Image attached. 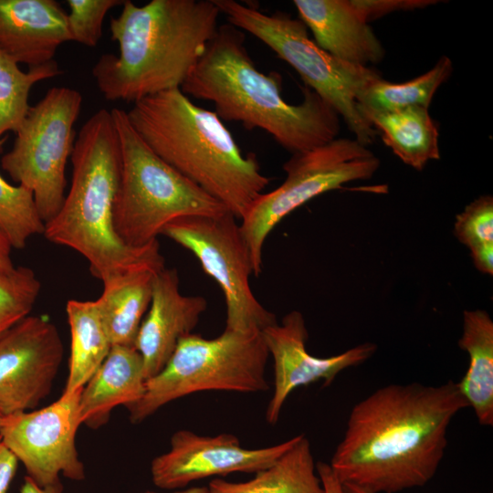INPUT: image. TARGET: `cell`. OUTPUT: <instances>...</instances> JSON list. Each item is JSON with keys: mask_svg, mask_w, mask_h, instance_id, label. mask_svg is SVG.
Returning a JSON list of instances; mask_svg holds the SVG:
<instances>
[{"mask_svg": "<svg viewBox=\"0 0 493 493\" xmlns=\"http://www.w3.org/2000/svg\"><path fill=\"white\" fill-rule=\"evenodd\" d=\"M236 220L230 212L184 216L168 224L161 235L192 252L219 285L226 308L225 330L262 331L276 323L277 318L252 292L250 254Z\"/></svg>", "mask_w": 493, "mask_h": 493, "instance_id": "obj_11", "label": "cell"}, {"mask_svg": "<svg viewBox=\"0 0 493 493\" xmlns=\"http://www.w3.org/2000/svg\"><path fill=\"white\" fill-rule=\"evenodd\" d=\"M467 407L452 380L380 387L351 410L329 465L341 485L368 493L423 487L444 457L451 421Z\"/></svg>", "mask_w": 493, "mask_h": 493, "instance_id": "obj_1", "label": "cell"}, {"mask_svg": "<svg viewBox=\"0 0 493 493\" xmlns=\"http://www.w3.org/2000/svg\"><path fill=\"white\" fill-rule=\"evenodd\" d=\"M67 18L56 0H0V49L28 68L48 63L71 41Z\"/></svg>", "mask_w": 493, "mask_h": 493, "instance_id": "obj_17", "label": "cell"}, {"mask_svg": "<svg viewBox=\"0 0 493 493\" xmlns=\"http://www.w3.org/2000/svg\"><path fill=\"white\" fill-rule=\"evenodd\" d=\"M60 74L62 70L55 59L23 71L0 49V152L5 142L4 135L7 131L16 132L27 114L32 87Z\"/></svg>", "mask_w": 493, "mask_h": 493, "instance_id": "obj_26", "label": "cell"}, {"mask_svg": "<svg viewBox=\"0 0 493 493\" xmlns=\"http://www.w3.org/2000/svg\"><path fill=\"white\" fill-rule=\"evenodd\" d=\"M121 146V177L113 205V226L127 246L156 240L173 220L217 216L226 207L163 161L131 126L125 110H110Z\"/></svg>", "mask_w": 493, "mask_h": 493, "instance_id": "obj_6", "label": "cell"}, {"mask_svg": "<svg viewBox=\"0 0 493 493\" xmlns=\"http://www.w3.org/2000/svg\"><path fill=\"white\" fill-rule=\"evenodd\" d=\"M379 166L380 160L372 151L346 138L292 154L283 164L285 181L276 189L261 194L240 220L253 275L261 274L264 243L282 219L323 193L352 181L370 179Z\"/></svg>", "mask_w": 493, "mask_h": 493, "instance_id": "obj_9", "label": "cell"}, {"mask_svg": "<svg viewBox=\"0 0 493 493\" xmlns=\"http://www.w3.org/2000/svg\"><path fill=\"white\" fill-rule=\"evenodd\" d=\"M362 115L405 164L421 171L428 161L440 158L438 128L428 109L414 106L378 110L360 106Z\"/></svg>", "mask_w": 493, "mask_h": 493, "instance_id": "obj_20", "label": "cell"}, {"mask_svg": "<svg viewBox=\"0 0 493 493\" xmlns=\"http://www.w3.org/2000/svg\"><path fill=\"white\" fill-rule=\"evenodd\" d=\"M81 94L68 87H54L34 106L16 133L12 149L1 158V166L18 185L32 194L46 224L65 200L66 165L71 157Z\"/></svg>", "mask_w": 493, "mask_h": 493, "instance_id": "obj_10", "label": "cell"}, {"mask_svg": "<svg viewBox=\"0 0 493 493\" xmlns=\"http://www.w3.org/2000/svg\"><path fill=\"white\" fill-rule=\"evenodd\" d=\"M262 336L274 369V390L266 409L269 425L278 423L284 404L297 388L321 380L327 387L343 370L360 365L377 350L374 343L365 342L330 357L311 355L306 347L309 333L305 320L298 310L265 328Z\"/></svg>", "mask_w": 493, "mask_h": 493, "instance_id": "obj_15", "label": "cell"}, {"mask_svg": "<svg viewBox=\"0 0 493 493\" xmlns=\"http://www.w3.org/2000/svg\"><path fill=\"white\" fill-rule=\"evenodd\" d=\"M297 435L282 443L246 448L235 435H203L182 429L173 433L169 449L154 457L150 471L155 487L179 490L210 477L232 473L256 474L268 467L296 441Z\"/></svg>", "mask_w": 493, "mask_h": 493, "instance_id": "obj_14", "label": "cell"}, {"mask_svg": "<svg viewBox=\"0 0 493 493\" xmlns=\"http://www.w3.org/2000/svg\"><path fill=\"white\" fill-rule=\"evenodd\" d=\"M343 493H368L359 488L350 486V485H341Z\"/></svg>", "mask_w": 493, "mask_h": 493, "instance_id": "obj_38", "label": "cell"}, {"mask_svg": "<svg viewBox=\"0 0 493 493\" xmlns=\"http://www.w3.org/2000/svg\"><path fill=\"white\" fill-rule=\"evenodd\" d=\"M156 273L135 271L103 283V292L96 301L112 346L134 347L139 328L151 303Z\"/></svg>", "mask_w": 493, "mask_h": 493, "instance_id": "obj_23", "label": "cell"}, {"mask_svg": "<svg viewBox=\"0 0 493 493\" xmlns=\"http://www.w3.org/2000/svg\"><path fill=\"white\" fill-rule=\"evenodd\" d=\"M122 0H68V28L70 40L94 47L102 35V23L107 13L122 5Z\"/></svg>", "mask_w": 493, "mask_h": 493, "instance_id": "obj_29", "label": "cell"}, {"mask_svg": "<svg viewBox=\"0 0 493 493\" xmlns=\"http://www.w3.org/2000/svg\"><path fill=\"white\" fill-rule=\"evenodd\" d=\"M41 282L27 267L0 269V337L28 316L40 293Z\"/></svg>", "mask_w": 493, "mask_h": 493, "instance_id": "obj_28", "label": "cell"}, {"mask_svg": "<svg viewBox=\"0 0 493 493\" xmlns=\"http://www.w3.org/2000/svg\"><path fill=\"white\" fill-rule=\"evenodd\" d=\"M229 24L246 31L272 49L342 117L355 140L363 146L374 142L375 129L362 115L357 100L381 75L368 68L341 60L321 49L309 37L299 18L283 12L267 15L235 0H213Z\"/></svg>", "mask_w": 493, "mask_h": 493, "instance_id": "obj_8", "label": "cell"}, {"mask_svg": "<svg viewBox=\"0 0 493 493\" xmlns=\"http://www.w3.org/2000/svg\"><path fill=\"white\" fill-rule=\"evenodd\" d=\"M82 389L61 396L49 405L5 417L0 436L22 463L26 477L40 487L61 484L60 476L86 478L76 435L81 424Z\"/></svg>", "mask_w": 493, "mask_h": 493, "instance_id": "obj_12", "label": "cell"}, {"mask_svg": "<svg viewBox=\"0 0 493 493\" xmlns=\"http://www.w3.org/2000/svg\"><path fill=\"white\" fill-rule=\"evenodd\" d=\"M245 39L244 32L235 26H218L181 90L213 102L221 120L267 131L292 154L337 139V111L307 86L303 88L301 103H288L281 95V76L275 71L260 72Z\"/></svg>", "mask_w": 493, "mask_h": 493, "instance_id": "obj_2", "label": "cell"}, {"mask_svg": "<svg viewBox=\"0 0 493 493\" xmlns=\"http://www.w3.org/2000/svg\"><path fill=\"white\" fill-rule=\"evenodd\" d=\"M138 493H157V492H155V491H151V490H145V491L138 492Z\"/></svg>", "mask_w": 493, "mask_h": 493, "instance_id": "obj_40", "label": "cell"}, {"mask_svg": "<svg viewBox=\"0 0 493 493\" xmlns=\"http://www.w3.org/2000/svg\"><path fill=\"white\" fill-rule=\"evenodd\" d=\"M126 113L156 155L236 219L270 183L256 155L242 153L215 112L195 105L181 89L145 97Z\"/></svg>", "mask_w": 493, "mask_h": 493, "instance_id": "obj_5", "label": "cell"}, {"mask_svg": "<svg viewBox=\"0 0 493 493\" xmlns=\"http://www.w3.org/2000/svg\"><path fill=\"white\" fill-rule=\"evenodd\" d=\"M12 246L0 230V269L9 271L16 266L11 257Z\"/></svg>", "mask_w": 493, "mask_h": 493, "instance_id": "obj_36", "label": "cell"}, {"mask_svg": "<svg viewBox=\"0 0 493 493\" xmlns=\"http://www.w3.org/2000/svg\"><path fill=\"white\" fill-rule=\"evenodd\" d=\"M316 468L325 493H343L341 484L329 464L318 462Z\"/></svg>", "mask_w": 493, "mask_h": 493, "instance_id": "obj_34", "label": "cell"}, {"mask_svg": "<svg viewBox=\"0 0 493 493\" xmlns=\"http://www.w3.org/2000/svg\"><path fill=\"white\" fill-rule=\"evenodd\" d=\"M0 230L16 249L26 247L32 236L45 231L33 194L22 185L8 184L1 174Z\"/></svg>", "mask_w": 493, "mask_h": 493, "instance_id": "obj_27", "label": "cell"}, {"mask_svg": "<svg viewBox=\"0 0 493 493\" xmlns=\"http://www.w3.org/2000/svg\"><path fill=\"white\" fill-rule=\"evenodd\" d=\"M20 493H63V486L62 484H59L49 487H40L26 476Z\"/></svg>", "mask_w": 493, "mask_h": 493, "instance_id": "obj_35", "label": "cell"}, {"mask_svg": "<svg viewBox=\"0 0 493 493\" xmlns=\"http://www.w3.org/2000/svg\"><path fill=\"white\" fill-rule=\"evenodd\" d=\"M66 312L71 345L62 394H70L84 387L105 361L112 344L96 300L70 299Z\"/></svg>", "mask_w": 493, "mask_h": 493, "instance_id": "obj_24", "label": "cell"}, {"mask_svg": "<svg viewBox=\"0 0 493 493\" xmlns=\"http://www.w3.org/2000/svg\"><path fill=\"white\" fill-rule=\"evenodd\" d=\"M314 42L335 58L359 66L379 63L384 49L351 0H294Z\"/></svg>", "mask_w": 493, "mask_h": 493, "instance_id": "obj_18", "label": "cell"}, {"mask_svg": "<svg viewBox=\"0 0 493 493\" xmlns=\"http://www.w3.org/2000/svg\"><path fill=\"white\" fill-rule=\"evenodd\" d=\"M146 378L141 354L134 347L113 345L105 361L82 388L81 424L96 429L105 425L111 411L131 407L145 392Z\"/></svg>", "mask_w": 493, "mask_h": 493, "instance_id": "obj_19", "label": "cell"}, {"mask_svg": "<svg viewBox=\"0 0 493 493\" xmlns=\"http://www.w3.org/2000/svg\"><path fill=\"white\" fill-rule=\"evenodd\" d=\"M172 493H214L209 488L207 487H187L179 490L173 491Z\"/></svg>", "mask_w": 493, "mask_h": 493, "instance_id": "obj_37", "label": "cell"}, {"mask_svg": "<svg viewBox=\"0 0 493 493\" xmlns=\"http://www.w3.org/2000/svg\"><path fill=\"white\" fill-rule=\"evenodd\" d=\"M206 308L203 296L181 293L175 268L164 267L155 274L149 310L134 343L143 362L146 380L162 371L179 341L193 333Z\"/></svg>", "mask_w": 493, "mask_h": 493, "instance_id": "obj_16", "label": "cell"}, {"mask_svg": "<svg viewBox=\"0 0 493 493\" xmlns=\"http://www.w3.org/2000/svg\"><path fill=\"white\" fill-rule=\"evenodd\" d=\"M208 488L214 493H325L304 435H298L286 452L252 478L241 482L215 478Z\"/></svg>", "mask_w": 493, "mask_h": 493, "instance_id": "obj_22", "label": "cell"}, {"mask_svg": "<svg viewBox=\"0 0 493 493\" xmlns=\"http://www.w3.org/2000/svg\"><path fill=\"white\" fill-rule=\"evenodd\" d=\"M458 346L467 352L469 366L459 390L481 425H493V321L481 309L465 310Z\"/></svg>", "mask_w": 493, "mask_h": 493, "instance_id": "obj_21", "label": "cell"}, {"mask_svg": "<svg viewBox=\"0 0 493 493\" xmlns=\"http://www.w3.org/2000/svg\"><path fill=\"white\" fill-rule=\"evenodd\" d=\"M268 356L262 331L224 330L213 339L186 335L162 371L146 381L142 399L127 408L130 420L142 423L169 403L200 392L267 391Z\"/></svg>", "mask_w": 493, "mask_h": 493, "instance_id": "obj_7", "label": "cell"}, {"mask_svg": "<svg viewBox=\"0 0 493 493\" xmlns=\"http://www.w3.org/2000/svg\"><path fill=\"white\" fill-rule=\"evenodd\" d=\"M351 2L367 23L393 12L422 9L438 3L435 0H351Z\"/></svg>", "mask_w": 493, "mask_h": 493, "instance_id": "obj_31", "label": "cell"}, {"mask_svg": "<svg viewBox=\"0 0 493 493\" xmlns=\"http://www.w3.org/2000/svg\"><path fill=\"white\" fill-rule=\"evenodd\" d=\"M4 420H5V417L0 415V428L3 425Z\"/></svg>", "mask_w": 493, "mask_h": 493, "instance_id": "obj_39", "label": "cell"}, {"mask_svg": "<svg viewBox=\"0 0 493 493\" xmlns=\"http://www.w3.org/2000/svg\"><path fill=\"white\" fill-rule=\"evenodd\" d=\"M64 355L56 325L28 315L0 337V415L35 410L49 394Z\"/></svg>", "mask_w": 493, "mask_h": 493, "instance_id": "obj_13", "label": "cell"}, {"mask_svg": "<svg viewBox=\"0 0 493 493\" xmlns=\"http://www.w3.org/2000/svg\"><path fill=\"white\" fill-rule=\"evenodd\" d=\"M213 0H125L110 23L119 54H103L92 68L107 100L136 102L180 89L218 28Z\"/></svg>", "mask_w": 493, "mask_h": 493, "instance_id": "obj_3", "label": "cell"}, {"mask_svg": "<svg viewBox=\"0 0 493 493\" xmlns=\"http://www.w3.org/2000/svg\"><path fill=\"white\" fill-rule=\"evenodd\" d=\"M18 460L0 436V493H7L17 469Z\"/></svg>", "mask_w": 493, "mask_h": 493, "instance_id": "obj_32", "label": "cell"}, {"mask_svg": "<svg viewBox=\"0 0 493 493\" xmlns=\"http://www.w3.org/2000/svg\"><path fill=\"white\" fill-rule=\"evenodd\" d=\"M70 159V189L58 214L45 224L46 238L82 255L102 283L131 272L163 269L164 257L158 240L131 247L114 230L121 156L110 111L100 109L86 121Z\"/></svg>", "mask_w": 493, "mask_h": 493, "instance_id": "obj_4", "label": "cell"}, {"mask_svg": "<svg viewBox=\"0 0 493 493\" xmlns=\"http://www.w3.org/2000/svg\"><path fill=\"white\" fill-rule=\"evenodd\" d=\"M475 267L481 272L493 274V243L479 245L470 248Z\"/></svg>", "mask_w": 493, "mask_h": 493, "instance_id": "obj_33", "label": "cell"}, {"mask_svg": "<svg viewBox=\"0 0 493 493\" xmlns=\"http://www.w3.org/2000/svg\"><path fill=\"white\" fill-rule=\"evenodd\" d=\"M456 238L470 248L493 243V198L481 195L456 215L454 226Z\"/></svg>", "mask_w": 493, "mask_h": 493, "instance_id": "obj_30", "label": "cell"}, {"mask_svg": "<svg viewBox=\"0 0 493 493\" xmlns=\"http://www.w3.org/2000/svg\"><path fill=\"white\" fill-rule=\"evenodd\" d=\"M452 71V61L443 56L430 70L411 80L393 83L380 77L362 92L357 103L378 110H393L414 106L428 109L435 91L448 79Z\"/></svg>", "mask_w": 493, "mask_h": 493, "instance_id": "obj_25", "label": "cell"}]
</instances>
